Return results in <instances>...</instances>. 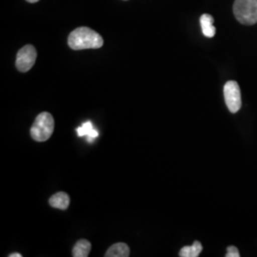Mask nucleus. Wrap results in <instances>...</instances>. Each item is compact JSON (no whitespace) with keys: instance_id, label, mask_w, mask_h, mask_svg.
<instances>
[{"instance_id":"6","label":"nucleus","mask_w":257,"mask_h":257,"mask_svg":"<svg viewBox=\"0 0 257 257\" xmlns=\"http://www.w3.org/2000/svg\"><path fill=\"white\" fill-rule=\"evenodd\" d=\"M49 204L55 209H59V210H66L68 209L69 205H70V196L66 193L63 192H59V193L54 194L50 200Z\"/></svg>"},{"instance_id":"12","label":"nucleus","mask_w":257,"mask_h":257,"mask_svg":"<svg viewBox=\"0 0 257 257\" xmlns=\"http://www.w3.org/2000/svg\"><path fill=\"white\" fill-rule=\"evenodd\" d=\"M240 253L239 250L236 247L234 246H230L229 248H227V254L226 257H239Z\"/></svg>"},{"instance_id":"11","label":"nucleus","mask_w":257,"mask_h":257,"mask_svg":"<svg viewBox=\"0 0 257 257\" xmlns=\"http://www.w3.org/2000/svg\"><path fill=\"white\" fill-rule=\"evenodd\" d=\"M78 137H87L88 141H92L94 138L98 137V133L96 130H94L92 127V122L88 121L86 123H84L81 127L77 128L76 130Z\"/></svg>"},{"instance_id":"14","label":"nucleus","mask_w":257,"mask_h":257,"mask_svg":"<svg viewBox=\"0 0 257 257\" xmlns=\"http://www.w3.org/2000/svg\"><path fill=\"white\" fill-rule=\"evenodd\" d=\"M28 2H30V3H36V2H38L39 0H27Z\"/></svg>"},{"instance_id":"13","label":"nucleus","mask_w":257,"mask_h":257,"mask_svg":"<svg viewBox=\"0 0 257 257\" xmlns=\"http://www.w3.org/2000/svg\"><path fill=\"white\" fill-rule=\"evenodd\" d=\"M9 257H22V255L19 252H14V253H11Z\"/></svg>"},{"instance_id":"7","label":"nucleus","mask_w":257,"mask_h":257,"mask_svg":"<svg viewBox=\"0 0 257 257\" xmlns=\"http://www.w3.org/2000/svg\"><path fill=\"white\" fill-rule=\"evenodd\" d=\"M214 19L211 15L205 14L200 18V24L202 28L203 35L207 37H213L215 36L216 29L213 26Z\"/></svg>"},{"instance_id":"10","label":"nucleus","mask_w":257,"mask_h":257,"mask_svg":"<svg viewBox=\"0 0 257 257\" xmlns=\"http://www.w3.org/2000/svg\"><path fill=\"white\" fill-rule=\"evenodd\" d=\"M202 244L199 241H194L192 246H185L180 249L179 256L197 257L202 251Z\"/></svg>"},{"instance_id":"5","label":"nucleus","mask_w":257,"mask_h":257,"mask_svg":"<svg viewBox=\"0 0 257 257\" xmlns=\"http://www.w3.org/2000/svg\"><path fill=\"white\" fill-rule=\"evenodd\" d=\"M37 50L33 45H26L21 48L17 55L16 65L19 72H29L37 60Z\"/></svg>"},{"instance_id":"8","label":"nucleus","mask_w":257,"mask_h":257,"mask_svg":"<svg viewBox=\"0 0 257 257\" xmlns=\"http://www.w3.org/2000/svg\"><path fill=\"white\" fill-rule=\"evenodd\" d=\"M128 255H130V248L125 243L113 244L105 253L106 257H128Z\"/></svg>"},{"instance_id":"4","label":"nucleus","mask_w":257,"mask_h":257,"mask_svg":"<svg viewBox=\"0 0 257 257\" xmlns=\"http://www.w3.org/2000/svg\"><path fill=\"white\" fill-rule=\"evenodd\" d=\"M224 98L230 112L235 113L241 109L242 100H241V92H240L238 83L230 80L225 84Z\"/></svg>"},{"instance_id":"2","label":"nucleus","mask_w":257,"mask_h":257,"mask_svg":"<svg viewBox=\"0 0 257 257\" xmlns=\"http://www.w3.org/2000/svg\"><path fill=\"white\" fill-rule=\"evenodd\" d=\"M55 130V120L51 113L41 112L37 115L32 128L31 136L38 142L46 141L52 137Z\"/></svg>"},{"instance_id":"9","label":"nucleus","mask_w":257,"mask_h":257,"mask_svg":"<svg viewBox=\"0 0 257 257\" xmlns=\"http://www.w3.org/2000/svg\"><path fill=\"white\" fill-rule=\"evenodd\" d=\"M91 248H92V244L88 240L80 239L74 245L73 248V256L88 257L90 254Z\"/></svg>"},{"instance_id":"1","label":"nucleus","mask_w":257,"mask_h":257,"mask_svg":"<svg viewBox=\"0 0 257 257\" xmlns=\"http://www.w3.org/2000/svg\"><path fill=\"white\" fill-rule=\"evenodd\" d=\"M68 44L71 49L86 50V49H99L103 46L104 40L101 36L87 27H80L73 31L68 37Z\"/></svg>"},{"instance_id":"3","label":"nucleus","mask_w":257,"mask_h":257,"mask_svg":"<svg viewBox=\"0 0 257 257\" xmlns=\"http://www.w3.org/2000/svg\"><path fill=\"white\" fill-rule=\"evenodd\" d=\"M233 14L241 24L253 25L257 23V0H235Z\"/></svg>"}]
</instances>
